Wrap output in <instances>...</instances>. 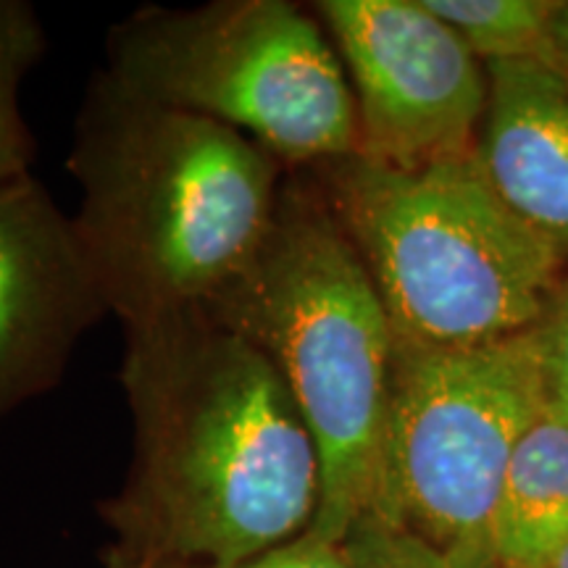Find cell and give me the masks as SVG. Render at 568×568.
<instances>
[{"label":"cell","mask_w":568,"mask_h":568,"mask_svg":"<svg viewBox=\"0 0 568 568\" xmlns=\"http://www.w3.org/2000/svg\"><path fill=\"white\" fill-rule=\"evenodd\" d=\"M124 335L134 445L103 568L237 566L308 535L322 464L272 361L209 314Z\"/></svg>","instance_id":"obj_1"},{"label":"cell","mask_w":568,"mask_h":568,"mask_svg":"<svg viewBox=\"0 0 568 568\" xmlns=\"http://www.w3.org/2000/svg\"><path fill=\"white\" fill-rule=\"evenodd\" d=\"M74 222L124 329L203 314L251 264L290 169L230 126L92 77L67 161Z\"/></svg>","instance_id":"obj_2"},{"label":"cell","mask_w":568,"mask_h":568,"mask_svg":"<svg viewBox=\"0 0 568 568\" xmlns=\"http://www.w3.org/2000/svg\"><path fill=\"white\" fill-rule=\"evenodd\" d=\"M203 314L280 372L322 464L311 535L345 542L374 503L395 335L372 274L308 172L290 169L264 243Z\"/></svg>","instance_id":"obj_3"},{"label":"cell","mask_w":568,"mask_h":568,"mask_svg":"<svg viewBox=\"0 0 568 568\" xmlns=\"http://www.w3.org/2000/svg\"><path fill=\"white\" fill-rule=\"evenodd\" d=\"M303 172L372 274L395 345L466 351L545 316L564 255L503 203L477 151L418 169L347 155Z\"/></svg>","instance_id":"obj_4"},{"label":"cell","mask_w":568,"mask_h":568,"mask_svg":"<svg viewBox=\"0 0 568 568\" xmlns=\"http://www.w3.org/2000/svg\"><path fill=\"white\" fill-rule=\"evenodd\" d=\"M103 71L132 95L245 134L287 169L358 153L335 42L290 0L142 6L111 27Z\"/></svg>","instance_id":"obj_5"},{"label":"cell","mask_w":568,"mask_h":568,"mask_svg":"<svg viewBox=\"0 0 568 568\" xmlns=\"http://www.w3.org/2000/svg\"><path fill=\"white\" fill-rule=\"evenodd\" d=\"M548 414L535 326L466 351L395 345L372 510L447 568H495L493 524L518 443Z\"/></svg>","instance_id":"obj_6"},{"label":"cell","mask_w":568,"mask_h":568,"mask_svg":"<svg viewBox=\"0 0 568 568\" xmlns=\"http://www.w3.org/2000/svg\"><path fill=\"white\" fill-rule=\"evenodd\" d=\"M358 113L361 159L418 169L477 151L487 69L424 0H322Z\"/></svg>","instance_id":"obj_7"},{"label":"cell","mask_w":568,"mask_h":568,"mask_svg":"<svg viewBox=\"0 0 568 568\" xmlns=\"http://www.w3.org/2000/svg\"><path fill=\"white\" fill-rule=\"evenodd\" d=\"M74 222L45 184L0 187V418L51 393L82 337L109 316Z\"/></svg>","instance_id":"obj_8"},{"label":"cell","mask_w":568,"mask_h":568,"mask_svg":"<svg viewBox=\"0 0 568 568\" xmlns=\"http://www.w3.org/2000/svg\"><path fill=\"white\" fill-rule=\"evenodd\" d=\"M477 161L516 216L568 253V80L542 61L485 63Z\"/></svg>","instance_id":"obj_9"},{"label":"cell","mask_w":568,"mask_h":568,"mask_svg":"<svg viewBox=\"0 0 568 568\" xmlns=\"http://www.w3.org/2000/svg\"><path fill=\"white\" fill-rule=\"evenodd\" d=\"M568 548V426L545 414L510 458L493 524L495 568H556Z\"/></svg>","instance_id":"obj_10"},{"label":"cell","mask_w":568,"mask_h":568,"mask_svg":"<svg viewBox=\"0 0 568 568\" xmlns=\"http://www.w3.org/2000/svg\"><path fill=\"white\" fill-rule=\"evenodd\" d=\"M456 30L481 63H550V27L560 3L550 0H424Z\"/></svg>","instance_id":"obj_11"},{"label":"cell","mask_w":568,"mask_h":568,"mask_svg":"<svg viewBox=\"0 0 568 568\" xmlns=\"http://www.w3.org/2000/svg\"><path fill=\"white\" fill-rule=\"evenodd\" d=\"M45 53V30L24 0H0V187L32 174L34 134L21 113V84Z\"/></svg>","instance_id":"obj_12"},{"label":"cell","mask_w":568,"mask_h":568,"mask_svg":"<svg viewBox=\"0 0 568 568\" xmlns=\"http://www.w3.org/2000/svg\"><path fill=\"white\" fill-rule=\"evenodd\" d=\"M548 416L568 426V280L552 293L545 316L535 326Z\"/></svg>","instance_id":"obj_13"},{"label":"cell","mask_w":568,"mask_h":568,"mask_svg":"<svg viewBox=\"0 0 568 568\" xmlns=\"http://www.w3.org/2000/svg\"><path fill=\"white\" fill-rule=\"evenodd\" d=\"M343 545L355 568H447L435 552L374 516L361 518Z\"/></svg>","instance_id":"obj_14"},{"label":"cell","mask_w":568,"mask_h":568,"mask_svg":"<svg viewBox=\"0 0 568 568\" xmlns=\"http://www.w3.org/2000/svg\"><path fill=\"white\" fill-rule=\"evenodd\" d=\"M172 568H355L343 542H329L316 535H305L264 556L237 566H172Z\"/></svg>","instance_id":"obj_15"},{"label":"cell","mask_w":568,"mask_h":568,"mask_svg":"<svg viewBox=\"0 0 568 568\" xmlns=\"http://www.w3.org/2000/svg\"><path fill=\"white\" fill-rule=\"evenodd\" d=\"M550 40H552L550 67L558 69L568 80V3H560L556 17H552Z\"/></svg>","instance_id":"obj_16"},{"label":"cell","mask_w":568,"mask_h":568,"mask_svg":"<svg viewBox=\"0 0 568 568\" xmlns=\"http://www.w3.org/2000/svg\"><path fill=\"white\" fill-rule=\"evenodd\" d=\"M556 568H568V548H566L564 552H560V558H558Z\"/></svg>","instance_id":"obj_17"}]
</instances>
